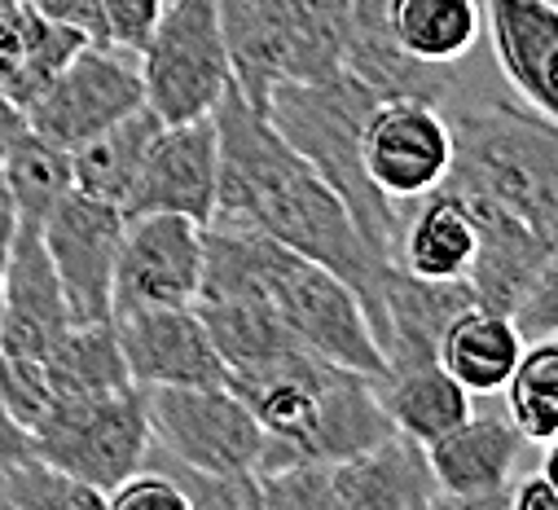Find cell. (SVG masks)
<instances>
[{
	"label": "cell",
	"instance_id": "7a4b0ae2",
	"mask_svg": "<svg viewBox=\"0 0 558 510\" xmlns=\"http://www.w3.org/2000/svg\"><path fill=\"white\" fill-rule=\"evenodd\" d=\"M225 382L264 427V458L255 471L295 458L339 462L396 432L369 374L348 369L304 343L255 369H238Z\"/></svg>",
	"mask_w": 558,
	"mask_h": 510
},
{
	"label": "cell",
	"instance_id": "4fadbf2b",
	"mask_svg": "<svg viewBox=\"0 0 558 510\" xmlns=\"http://www.w3.org/2000/svg\"><path fill=\"white\" fill-rule=\"evenodd\" d=\"M220 194V133L216 119H181L163 123L146 163L132 181V194L123 203V216H190L198 224H211Z\"/></svg>",
	"mask_w": 558,
	"mask_h": 510
},
{
	"label": "cell",
	"instance_id": "d6a6232c",
	"mask_svg": "<svg viewBox=\"0 0 558 510\" xmlns=\"http://www.w3.org/2000/svg\"><path fill=\"white\" fill-rule=\"evenodd\" d=\"M510 506L514 510H558V488L536 471V475H519L510 488Z\"/></svg>",
	"mask_w": 558,
	"mask_h": 510
},
{
	"label": "cell",
	"instance_id": "ba28073f",
	"mask_svg": "<svg viewBox=\"0 0 558 510\" xmlns=\"http://www.w3.org/2000/svg\"><path fill=\"white\" fill-rule=\"evenodd\" d=\"M155 449L172 466L207 475H255L264 458V427L251 405L229 388H142Z\"/></svg>",
	"mask_w": 558,
	"mask_h": 510
},
{
	"label": "cell",
	"instance_id": "e0dca14e",
	"mask_svg": "<svg viewBox=\"0 0 558 510\" xmlns=\"http://www.w3.org/2000/svg\"><path fill=\"white\" fill-rule=\"evenodd\" d=\"M427 506H440L427 445L404 432H387L369 449L330 462V510H427Z\"/></svg>",
	"mask_w": 558,
	"mask_h": 510
},
{
	"label": "cell",
	"instance_id": "836d02e7",
	"mask_svg": "<svg viewBox=\"0 0 558 510\" xmlns=\"http://www.w3.org/2000/svg\"><path fill=\"white\" fill-rule=\"evenodd\" d=\"M32 453V436H27V427L10 414V405L0 401V466H10V462H19V458H27Z\"/></svg>",
	"mask_w": 558,
	"mask_h": 510
},
{
	"label": "cell",
	"instance_id": "30bf717a",
	"mask_svg": "<svg viewBox=\"0 0 558 510\" xmlns=\"http://www.w3.org/2000/svg\"><path fill=\"white\" fill-rule=\"evenodd\" d=\"M142 106H146V88L136 53L106 40H88L53 75V84L23 110V119L45 142L75 150L80 142H88L93 133H101V127L119 123L123 114Z\"/></svg>",
	"mask_w": 558,
	"mask_h": 510
},
{
	"label": "cell",
	"instance_id": "f546056e",
	"mask_svg": "<svg viewBox=\"0 0 558 510\" xmlns=\"http://www.w3.org/2000/svg\"><path fill=\"white\" fill-rule=\"evenodd\" d=\"M106 510H190V501L168 471L136 466L128 479H119L106 493Z\"/></svg>",
	"mask_w": 558,
	"mask_h": 510
},
{
	"label": "cell",
	"instance_id": "f1b7e54d",
	"mask_svg": "<svg viewBox=\"0 0 558 510\" xmlns=\"http://www.w3.org/2000/svg\"><path fill=\"white\" fill-rule=\"evenodd\" d=\"M510 317H514L523 343L558 335V246L545 255V265L536 269V278L527 282V291H523V300L514 304Z\"/></svg>",
	"mask_w": 558,
	"mask_h": 510
},
{
	"label": "cell",
	"instance_id": "5bb4252c",
	"mask_svg": "<svg viewBox=\"0 0 558 510\" xmlns=\"http://www.w3.org/2000/svg\"><path fill=\"white\" fill-rule=\"evenodd\" d=\"M110 321L136 388H211L229 374L194 304L132 308Z\"/></svg>",
	"mask_w": 558,
	"mask_h": 510
},
{
	"label": "cell",
	"instance_id": "3957f363",
	"mask_svg": "<svg viewBox=\"0 0 558 510\" xmlns=\"http://www.w3.org/2000/svg\"><path fill=\"white\" fill-rule=\"evenodd\" d=\"M453 123V185L484 220H510L558 242V119L510 97H466Z\"/></svg>",
	"mask_w": 558,
	"mask_h": 510
},
{
	"label": "cell",
	"instance_id": "7c38bea8",
	"mask_svg": "<svg viewBox=\"0 0 558 510\" xmlns=\"http://www.w3.org/2000/svg\"><path fill=\"white\" fill-rule=\"evenodd\" d=\"M123 207L101 203L93 194H62V203L45 216L40 238L49 251V265L66 295L71 321H110L114 295V260L123 242Z\"/></svg>",
	"mask_w": 558,
	"mask_h": 510
},
{
	"label": "cell",
	"instance_id": "484cf974",
	"mask_svg": "<svg viewBox=\"0 0 558 510\" xmlns=\"http://www.w3.org/2000/svg\"><path fill=\"white\" fill-rule=\"evenodd\" d=\"M0 181H5V194L23 224H45V216L62 203V194L75 190L71 150L45 142L23 123L5 142V150H0Z\"/></svg>",
	"mask_w": 558,
	"mask_h": 510
},
{
	"label": "cell",
	"instance_id": "8fae6325",
	"mask_svg": "<svg viewBox=\"0 0 558 510\" xmlns=\"http://www.w3.org/2000/svg\"><path fill=\"white\" fill-rule=\"evenodd\" d=\"M203 287V224L190 216H128L110 317L132 308H181L194 304Z\"/></svg>",
	"mask_w": 558,
	"mask_h": 510
},
{
	"label": "cell",
	"instance_id": "9a60e30c",
	"mask_svg": "<svg viewBox=\"0 0 558 510\" xmlns=\"http://www.w3.org/2000/svg\"><path fill=\"white\" fill-rule=\"evenodd\" d=\"M527 440L506 414H466L427 445L440 506H510Z\"/></svg>",
	"mask_w": 558,
	"mask_h": 510
},
{
	"label": "cell",
	"instance_id": "d6986e66",
	"mask_svg": "<svg viewBox=\"0 0 558 510\" xmlns=\"http://www.w3.org/2000/svg\"><path fill=\"white\" fill-rule=\"evenodd\" d=\"M471 304H475V295L466 282H436V278H417V274H404L391 265L387 282H383V330H378L387 369L440 361L445 330Z\"/></svg>",
	"mask_w": 558,
	"mask_h": 510
},
{
	"label": "cell",
	"instance_id": "2e32d148",
	"mask_svg": "<svg viewBox=\"0 0 558 510\" xmlns=\"http://www.w3.org/2000/svg\"><path fill=\"white\" fill-rule=\"evenodd\" d=\"M71 326L66 295L49 265L40 224H14L5 282H0V352L19 361H40Z\"/></svg>",
	"mask_w": 558,
	"mask_h": 510
},
{
	"label": "cell",
	"instance_id": "52a82bcc",
	"mask_svg": "<svg viewBox=\"0 0 558 510\" xmlns=\"http://www.w3.org/2000/svg\"><path fill=\"white\" fill-rule=\"evenodd\" d=\"M146 106L163 123L203 119L233 88L220 0H163L159 23L136 49Z\"/></svg>",
	"mask_w": 558,
	"mask_h": 510
},
{
	"label": "cell",
	"instance_id": "e575fe53",
	"mask_svg": "<svg viewBox=\"0 0 558 510\" xmlns=\"http://www.w3.org/2000/svg\"><path fill=\"white\" fill-rule=\"evenodd\" d=\"M14 224H19V216H14V203H10V194H5V181H0V278H5V260H10Z\"/></svg>",
	"mask_w": 558,
	"mask_h": 510
},
{
	"label": "cell",
	"instance_id": "7402d4cb",
	"mask_svg": "<svg viewBox=\"0 0 558 510\" xmlns=\"http://www.w3.org/2000/svg\"><path fill=\"white\" fill-rule=\"evenodd\" d=\"M519 356H523V335H519L514 317L480 308V304H471L440 339L445 369L471 397H497L510 382Z\"/></svg>",
	"mask_w": 558,
	"mask_h": 510
},
{
	"label": "cell",
	"instance_id": "44dd1931",
	"mask_svg": "<svg viewBox=\"0 0 558 510\" xmlns=\"http://www.w3.org/2000/svg\"><path fill=\"white\" fill-rule=\"evenodd\" d=\"M84 45V32L49 19L32 0H0V93L27 110Z\"/></svg>",
	"mask_w": 558,
	"mask_h": 510
},
{
	"label": "cell",
	"instance_id": "d4e9b609",
	"mask_svg": "<svg viewBox=\"0 0 558 510\" xmlns=\"http://www.w3.org/2000/svg\"><path fill=\"white\" fill-rule=\"evenodd\" d=\"M45 378H49V401L128 388L132 378H128L114 321H71L45 356Z\"/></svg>",
	"mask_w": 558,
	"mask_h": 510
},
{
	"label": "cell",
	"instance_id": "8d00e7d4",
	"mask_svg": "<svg viewBox=\"0 0 558 510\" xmlns=\"http://www.w3.org/2000/svg\"><path fill=\"white\" fill-rule=\"evenodd\" d=\"M0 282H5V278H0Z\"/></svg>",
	"mask_w": 558,
	"mask_h": 510
},
{
	"label": "cell",
	"instance_id": "ac0fdd59",
	"mask_svg": "<svg viewBox=\"0 0 558 510\" xmlns=\"http://www.w3.org/2000/svg\"><path fill=\"white\" fill-rule=\"evenodd\" d=\"M484 32L501 80L541 114L558 119V5L554 0H484Z\"/></svg>",
	"mask_w": 558,
	"mask_h": 510
},
{
	"label": "cell",
	"instance_id": "cb8c5ba5",
	"mask_svg": "<svg viewBox=\"0 0 558 510\" xmlns=\"http://www.w3.org/2000/svg\"><path fill=\"white\" fill-rule=\"evenodd\" d=\"M159 127H163V119L150 106H142V110L123 114L119 123L101 127V133H93L88 142H80L71 150V181H75V190L93 194L101 203L123 207Z\"/></svg>",
	"mask_w": 558,
	"mask_h": 510
},
{
	"label": "cell",
	"instance_id": "1f68e13d",
	"mask_svg": "<svg viewBox=\"0 0 558 510\" xmlns=\"http://www.w3.org/2000/svg\"><path fill=\"white\" fill-rule=\"evenodd\" d=\"M32 5L58 23L84 32L88 40H101V0H32Z\"/></svg>",
	"mask_w": 558,
	"mask_h": 510
},
{
	"label": "cell",
	"instance_id": "603a6c76",
	"mask_svg": "<svg viewBox=\"0 0 558 510\" xmlns=\"http://www.w3.org/2000/svg\"><path fill=\"white\" fill-rule=\"evenodd\" d=\"M378 401L396 432L423 440V445L453 432L471 414V392L445 369V361L387 369V378L378 382Z\"/></svg>",
	"mask_w": 558,
	"mask_h": 510
},
{
	"label": "cell",
	"instance_id": "9c48e42d",
	"mask_svg": "<svg viewBox=\"0 0 558 510\" xmlns=\"http://www.w3.org/2000/svg\"><path fill=\"white\" fill-rule=\"evenodd\" d=\"M361 163L369 185L409 207L440 190L453 172V123L427 97H378L361 127Z\"/></svg>",
	"mask_w": 558,
	"mask_h": 510
},
{
	"label": "cell",
	"instance_id": "6da1fadb",
	"mask_svg": "<svg viewBox=\"0 0 558 510\" xmlns=\"http://www.w3.org/2000/svg\"><path fill=\"white\" fill-rule=\"evenodd\" d=\"M220 133V194L211 220H238L272 242H282L308 260L339 274L365 304L369 330H383V282L387 260L365 242L348 203L330 190V181L287 146V137L238 93L229 88L216 110Z\"/></svg>",
	"mask_w": 558,
	"mask_h": 510
},
{
	"label": "cell",
	"instance_id": "ffe728a7",
	"mask_svg": "<svg viewBox=\"0 0 558 510\" xmlns=\"http://www.w3.org/2000/svg\"><path fill=\"white\" fill-rule=\"evenodd\" d=\"M480 251V224L466 198L453 185L432 190L400 216V233L391 246V265L436 282H466Z\"/></svg>",
	"mask_w": 558,
	"mask_h": 510
},
{
	"label": "cell",
	"instance_id": "5b68a950",
	"mask_svg": "<svg viewBox=\"0 0 558 510\" xmlns=\"http://www.w3.org/2000/svg\"><path fill=\"white\" fill-rule=\"evenodd\" d=\"M233 88L264 114L277 84L330 80L348 62L352 0H220Z\"/></svg>",
	"mask_w": 558,
	"mask_h": 510
},
{
	"label": "cell",
	"instance_id": "4dcf8cb0",
	"mask_svg": "<svg viewBox=\"0 0 558 510\" xmlns=\"http://www.w3.org/2000/svg\"><path fill=\"white\" fill-rule=\"evenodd\" d=\"M163 0H101V40L136 53L159 23Z\"/></svg>",
	"mask_w": 558,
	"mask_h": 510
},
{
	"label": "cell",
	"instance_id": "277c9868",
	"mask_svg": "<svg viewBox=\"0 0 558 510\" xmlns=\"http://www.w3.org/2000/svg\"><path fill=\"white\" fill-rule=\"evenodd\" d=\"M378 93L361 84L352 71H339L330 80H308V84H277L268 93L264 119L287 137L291 150H300L326 181L330 190L348 203L352 220L361 224L365 242L391 265V246L400 233V207H391L365 177L361 163V127Z\"/></svg>",
	"mask_w": 558,
	"mask_h": 510
},
{
	"label": "cell",
	"instance_id": "8992f818",
	"mask_svg": "<svg viewBox=\"0 0 558 510\" xmlns=\"http://www.w3.org/2000/svg\"><path fill=\"white\" fill-rule=\"evenodd\" d=\"M32 453L110 493L155 453L146 392L128 382L97 397H53L32 423Z\"/></svg>",
	"mask_w": 558,
	"mask_h": 510
},
{
	"label": "cell",
	"instance_id": "83f0119b",
	"mask_svg": "<svg viewBox=\"0 0 558 510\" xmlns=\"http://www.w3.org/2000/svg\"><path fill=\"white\" fill-rule=\"evenodd\" d=\"M0 510H106V493L27 453L0 466Z\"/></svg>",
	"mask_w": 558,
	"mask_h": 510
},
{
	"label": "cell",
	"instance_id": "d590c367",
	"mask_svg": "<svg viewBox=\"0 0 558 510\" xmlns=\"http://www.w3.org/2000/svg\"><path fill=\"white\" fill-rule=\"evenodd\" d=\"M541 475H545V479L558 488V440H549V445H545V462H541Z\"/></svg>",
	"mask_w": 558,
	"mask_h": 510
},
{
	"label": "cell",
	"instance_id": "4316f807",
	"mask_svg": "<svg viewBox=\"0 0 558 510\" xmlns=\"http://www.w3.org/2000/svg\"><path fill=\"white\" fill-rule=\"evenodd\" d=\"M501 392L506 418L527 445L558 440V335L523 343V356Z\"/></svg>",
	"mask_w": 558,
	"mask_h": 510
}]
</instances>
